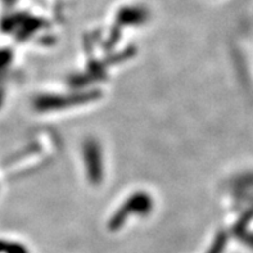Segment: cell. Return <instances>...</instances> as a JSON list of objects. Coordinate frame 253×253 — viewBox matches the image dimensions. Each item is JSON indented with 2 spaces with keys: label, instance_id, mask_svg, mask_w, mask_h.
<instances>
[{
  "label": "cell",
  "instance_id": "1",
  "mask_svg": "<svg viewBox=\"0 0 253 253\" xmlns=\"http://www.w3.org/2000/svg\"><path fill=\"white\" fill-rule=\"evenodd\" d=\"M0 252H8V253H25L22 247H18L17 244L4 243L0 242Z\"/></svg>",
  "mask_w": 253,
  "mask_h": 253
}]
</instances>
